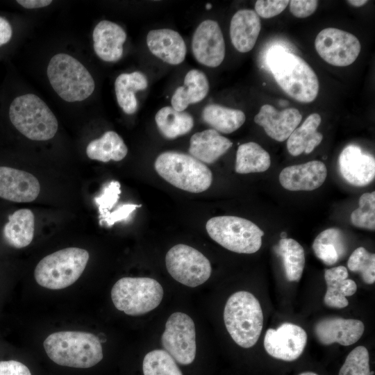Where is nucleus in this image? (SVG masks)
<instances>
[{
  "instance_id": "a18cd8bd",
  "label": "nucleus",
  "mask_w": 375,
  "mask_h": 375,
  "mask_svg": "<svg viewBox=\"0 0 375 375\" xmlns=\"http://www.w3.org/2000/svg\"><path fill=\"white\" fill-rule=\"evenodd\" d=\"M18 4L27 9L46 7L52 3L51 0H17Z\"/></svg>"
},
{
  "instance_id": "dca6fc26",
  "label": "nucleus",
  "mask_w": 375,
  "mask_h": 375,
  "mask_svg": "<svg viewBox=\"0 0 375 375\" xmlns=\"http://www.w3.org/2000/svg\"><path fill=\"white\" fill-rule=\"evenodd\" d=\"M40 192V185L33 174L15 168L0 167V197L10 201H33Z\"/></svg>"
},
{
  "instance_id": "f257e3e1",
  "label": "nucleus",
  "mask_w": 375,
  "mask_h": 375,
  "mask_svg": "<svg viewBox=\"0 0 375 375\" xmlns=\"http://www.w3.org/2000/svg\"><path fill=\"white\" fill-rule=\"evenodd\" d=\"M266 61L276 82L288 95L301 103L316 99L318 78L302 58L282 47H274L269 50Z\"/></svg>"
},
{
  "instance_id": "8fccbe9b",
  "label": "nucleus",
  "mask_w": 375,
  "mask_h": 375,
  "mask_svg": "<svg viewBox=\"0 0 375 375\" xmlns=\"http://www.w3.org/2000/svg\"><path fill=\"white\" fill-rule=\"evenodd\" d=\"M211 8H212V5H211L210 3H207V4L206 5V8L207 10H209V9H210Z\"/></svg>"
},
{
  "instance_id": "4468645a",
  "label": "nucleus",
  "mask_w": 375,
  "mask_h": 375,
  "mask_svg": "<svg viewBox=\"0 0 375 375\" xmlns=\"http://www.w3.org/2000/svg\"><path fill=\"white\" fill-rule=\"evenodd\" d=\"M192 50L200 64L210 67L221 65L226 49L223 34L217 22L206 19L197 26L192 37Z\"/></svg>"
},
{
  "instance_id": "2eb2a0df",
  "label": "nucleus",
  "mask_w": 375,
  "mask_h": 375,
  "mask_svg": "<svg viewBox=\"0 0 375 375\" xmlns=\"http://www.w3.org/2000/svg\"><path fill=\"white\" fill-rule=\"evenodd\" d=\"M338 168L343 178L354 186H365L374 179L375 160L356 145L344 148L338 158Z\"/></svg>"
},
{
  "instance_id": "bb28decb",
  "label": "nucleus",
  "mask_w": 375,
  "mask_h": 375,
  "mask_svg": "<svg viewBox=\"0 0 375 375\" xmlns=\"http://www.w3.org/2000/svg\"><path fill=\"white\" fill-rule=\"evenodd\" d=\"M321 122L318 113H312L291 133L288 138L287 149L292 156H297L302 153L308 154L321 143L323 135L317 131Z\"/></svg>"
},
{
  "instance_id": "4be33fe9",
  "label": "nucleus",
  "mask_w": 375,
  "mask_h": 375,
  "mask_svg": "<svg viewBox=\"0 0 375 375\" xmlns=\"http://www.w3.org/2000/svg\"><path fill=\"white\" fill-rule=\"evenodd\" d=\"M260 29V17L253 10H239L230 23L232 44L240 53L250 51L256 44Z\"/></svg>"
},
{
  "instance_id": "b1692460",
  "label": "nucleus",
  "mask_w": 375,
  "mask_h": 375,
  "mask_svg": "<svg viewBox=\"0 0 375 375\" xmlns=\"http://www.w3.org/2000/svg\"><path fill=\"white\" fill-rule=\"evenodd\" d=\"M347 277L348 271L344 266L325 269L324 278L327 289L324 302L327 306L343 308L348 306L349 301L347 297L355 294L357 285L355 281Z\"/></svg>"
},
{
  "instance_id": "0eeeda50",
  "label": "nucleus",
  "mask_w": 375,
  "mask_h": 375,
  "mask_svg": "<svg viewBox=\"0 0 375 375\" xmlns=\"http://www.w3.org/2000/svg\"><path fill=\"white\" fill-rule=\"evenodd\" d=\"M89 253L78 247H68L43 258L34 272L36 282L50 290L66 288L74 283L83 272Z\"/></svg>"
},
{
  "instance_id": "09e8293b",
  "label": "nucleus",
  "mask_w": 375,
  "mask_h": 375,
  "mask_svg": "<svg viewBox=\"0 0 375 375\" xmlns=\"http://www.w3.org/2000/svg\"><path fill=\"white\" fill-rule=\"evenodd\" d=\"M281 239H283V238H286V237H287L286 233L282 232L281 234Z\"/></svg>"
},
{
  "instance_id": "4c0bfd02",
  "label": "nucleus",
  "mask_w": 375,
  "mask_h": 375,
  "mask_svg": "<svg viewBox=\"0 0 375 375\" xmlns=\"http://www.w3.org/2000/svg\"><path fill=\"white\" fill-rule=\"evenodd\" d=\"M369 361L367 348L358 346L349 353L338 375H371Z\"/></svg>"
},
{
  "instance_id": "2f4dec72",
  "label": "nucleus",
  "mask_w": 375,
  "mask_h": 375,
  "mask_svg": "<svg viewBox=\"0 0 375 375\" xmlns=\"http://www.w3.org/2000/svg\"><path fill=\"white\" fill-rule=\"evenodd\" d=\"M155 121L160 133L169 140L188 133L194 126V119L190 113L176 110L172 106L160 108Z\"/></svg>"
},
{
  "instance_id": "a211bd4d",
  "label": "nucleus",
  "mask_w": 375,
  "mask_h": 375,
  "mask_svg": "<svg viewBox=\"0 0 375 375\" xmlns=\"http://www.w3.org/2000/svg\"><path fill=\"white\" fill-rule=\"evenodd\" d=\"M301 119V114L295 108L278 111L269 104L263 105L254 117V122L264 128L269 137L278 142L288 140Z\"/></svg>"
},
{
  "instance_id": "5701e85b",
  "label": "nucleus",
  "mask_w": 375,
  "mask_h": 375,
  "mask_svg": "<svg viewBox=\"0 0 375 375\" xmlns=\"http://www.w3.org/2000/svg\"><path fill=\"white\" fill-rule=\"evenodd\" d=\"M233 142L211 128L194 133L190 138L189 153L203 163L212 164L223 156Z\"/></svg>"
},
{
  "instance_id": "20e7f679",
  "label": "nucleus",
  "mask_w": 375,
  "mask_h": 375,
  "mask_svg": "<svg viewBox=\"0 0 375 375\" xmlns=\"http://www.w3.org/2000/svg\"><path fill=\"white\" fill-rule=\"evenodd\" d=\"M8 117L13 126L32 140H49L58 128L53 112L42 99L33 94L14 98L8 108Z\"/></svg>"
},
{
  "instance_id": "c03bdc74",
  "label": "nucleus",
  "mask_w": 375,
  "mask_h": 375,
  "mask_svg": "<svg viewBox=\"0 0 375 375\" xmlns=\"http://www.w3.org/2000/svg\"><path fill=\"white\" fill-rule=\"evenodd\" d=\"M12 34V27L9 21L0 16V47L10 41Z\"/></svg>"
},
{
  "instance_id": "a878e982",
  "label": "nucleus",
  "mask_w": 375,
  "mask_h": 375,
  "mask_svg": "<svg viewBox=\"0 0 375 375\" xmlns=\"http://www.w3.org/2000/svg\"><path fill=\"white\" fill-rule=\"evenodd\" d=\"M35 231V217L30 209L23 208L8 216V221L3 228L6 242L16 249L28 246Z\"/></svg>"
},
{
  "instance_id": "7ed1b4c3",
  "label": "nucleus",
  "mask_w": 375,
  "mask_h": 375,
  "mask_svg": "<svg viewBox=\"0 0 375 375\" xmlns=\"http://www.w3.org/2000/svg\"><path fill=\"white\" fill-rule=\"evenodd\" d=\"M224 321L237 344L243 348L253 347L263 326V314L258 300L249 292H235L226 303Z\"/></svg>"
},
{
  "instance_id": "423d86ee",
  "label": "nucleus",
  "mask_w": 375,
  "mask_h": 375,
  "mask_svg": "<svg viewBox=\"0 0 375 375\" xmlns=\"http://www.w3.org/2000/svg\"><path fill=\"white\" fill-rule=\"evenodd\" d=\"M47 74L54 91L67 102L82 101L95 88L94 78L86 67L67 53H57L51 58Z\"/></svg>"
},
{
  "instance_id": "37998d69",
  "label": "nucleus",
  "mask_w": 375,
  "mask_h": 375,
  "mask_svg": "<svg viewBox=\"0 0 375 375\" xmlns=\"http://www.w3.org/2000/svg\"><path fill=\"white\" fill-rule=\"evenodd\" d=\"M0 375H31L29 369L17 360L0 361Z\"/></svg>"
},
{
  "instance_id": "1a4fd4ad",
  "label": "nucleus",
  "mask_w": 375,
  "mask_h": 375,
  "mask_svg": "<svg viewBox=\"0 0 375 375\" xmlns=\"http://www.w3.org/2000/svg\"><path fill=\"white\" fill-rule=\"evenodd\" d=\"M163 288L155 279L148 277H124L111 290L115 307L126 315L137 316L158 307L163 297Z\"/></svg>"
},
{
  "instance_id": "f8f14e48",
  "label": "nucleus",
  "mask_w": 375,
  "mask_h": 375,
  "mask_svg": "<svg viewBox=\"0 0 375 375\" xmlns=\"http://www.w3.org/2000/svg\"><path fill=\"white\" fill-rule=\"evenodd\" d=\"M315 47L325 62L337 67L352 64L361 49L360 41L354 35L335 28L322 30L316 36Z\"/></svg>"
},
{
  "instance_id": "f03ea898",
  "label": "nucleus",
  "mask_w": 375,
  "mask_h": 375,
  "mask_svg": "<svg viewBox=\"0 0 375 375\" xmlns=\"http://www.w3.org/2000/svg\"><path fill=\"white\" fill-rule=\"evenodd\" d=\"M43 346L55 363L74 368H90L103 358L99 339L83 331H60L50 334Z\"/></svg>"
},
{
  "instance_id": "e433bc0d",
  "label": "nucleus",
  "mask_w": 375,
  "mask_h": 375,
  "mask_svg": "<svg viewBox=\"0 0 375 375\" xmlns=\"http://www.w3.org/2000/svg\"><path fill=\"white\" fill-rule=\"evenodd\" d=\"M353 226L374 231L375 229V192L364 193L359 199V207L351 215Z\"/></svg>"
},
{
  "instance_id": "ea45409f",
  "label": "nucleus",
  "mask_w": 375,
  "mask_h": 375,
  "mask_svg": "<svg viewBox=\"0 0 375 375\" xmlns=\"http://www.w3.org/2000/svg\"><path fill=\"white\" fill-rule=\"evenodd\" d=\"M289 3L288 0H258L254 11L259 17L269 19L281 13Z\"/></svg>"
},
{
  "instance_id": "c9c22d12",
  "label": "nucleus",
  "mask_w": 375,
  "mask_h": 375,
  "mask_svg": "<svg viewBox=\"0 0 375 375\" xmlns=\"http://www.w3.org/2000/svg\"><path fill=\"white\" fill-rule=\"evenodd\" d=\"M347 266L350 271L360 274L362 281L367 284L375 281V255L362 247L355 249L351 254Z\"/></svg>"
},
{
  "instance_id": "a19ab883",
  "label": "nucleus",
  "mask_w": 375,
  "mask_h": 375,
  "mask_svg": "<svg viewBox=\"0 0 375 375\" xmlns=\"http://www.w3.org/2000/svg\"><path fill=\"white\" fill-rule=\"evenodd\" d=\"M141 206L133 203L122 204L113 211L99 217V224L101 226H112L116 222L126 220L137 208Z\"/></svg>"
},
{
  "instance_id": "de8ad7c7",
  "label": "nucleus",
  "mask_w": 375,
  "mask_h": 375,
  "mask_svg": "<svg viewBox=\"0 0 375 375\" xmlns=\"http://www.w3.org/2000/svg\"><path fill=\"white\" fill-rule=\"evenodd\" d=\"M299 375H318V374L312 372H305L301 373Z\"/></svg>"
},
{
  "instance_id": "7c9ffc66",
  "label": "nucleus",
  "mask_w": 375,
  "mask_h": 375,
  "mask_svg": "<svg viewBox=\"0 0 375 375\" xmlns=\"http://www.w3.org/2000/svg\"><path fill=\"white\" fill-rule=\"evenodd\" d=\"M128 148L123 139L115 131L105 132L98 139L92 140L86 147V154L92 160L107 162L120 161L125 158Z\"/></svg>"
},
{
  "instance_id": "6e6552de",
  "label": "nucleus",
  "mask_w": 375,
  "mask_h": 375,
  "mask_svg": "<svg viewBox=\"0 0 375 375\" xmlns=\"http://www.w3.org/2000/svg\"><path fill=\"white\" fill-rule=\"evenodd\" d=\"M209 236L225 249L238 253H253L262 245L264 232L249 219L231 215L208 220Z\"/></svg>"
},
{
  "instance_id": "72a5a7b5",
  "label": "nucleus",
  "mask_w": 375,
  "mask_h": 375,
  "mask_svg": "<svg viewBox=\"0 0 375 375\" xmlns=\"http://www.w3.org/2000/svg\"><path fill=\"white\" fill-rule=\"evenodd\" d=\"M271 165L270 156L261 146L249 142L239 146L235 170L238 174L263 172Z\"/></svg>"
},
{
  "instance_id": "6ab92c4d",
  "label": "nucleus",
  "mask_w": 375,
  "mask_h": 375,
  "mask_svg": "<svg viewBox=\"0 0 375 375\" xmlns=\"http://www.w3.org/2000/svg\"><path fill=\"white\" fill-rule=\"evenodd\" d=\"M327 169L324 163L312 160L288 166L279 174V182L290 191H311L319 188L325 181Z\"/></svg>"
},
{
  "instance_id": "aec40b11",
  "label": "nucleus",
  "mask_w": 375,
  "mask_h": 375,
  "mask_svg": "<svg viewBox=\"0 0 375 375\" xmlns=\"http://www.w3.org/2000/svg\"><path fill=\"white\" fill-rule=\"evenodd\" d=\"M92 39L95 53L102 60L116 62L122 58L126 33L117 24L108 20L99 22L93 30Z\"/></svg>"
},
{
  "instance_id": "393cba45",
  "label": "nucleus",
  "mask_w": 375,
  "mask_h": 375,
  "mask_svg": "<svg viewBox=\"0 0 375 375\" xmlns=\"http://www.w3.org/2000/svg\"><path fill=\"white\" fill-rule=\"evenodd\" d=\"M209 91V82L206 74L193 69L185 75L183 85L178 87L171 99L172 107L184 111L189 105L202 101Z\"/></svg>"
},
{
  "instance_id": "cd10ccee",
  "label": "nucleus",
  "mask_w": 375,
  "mask_h": 375,
  "mask_svg": "<svg viewBox=\"0 0 375 375\" xmlns=\"http://www.w3.org/2000/svg\"><path fill=\"white\" fill-rule=\"evenodd\" d=\"M147 87V78L141 72L124 73L117 77L115 81L117 101L125 113L132 115L137 111L138 104L135 92Z\"/></svg>"
},
{
  "instance_id": "c756f323",
  "label": "nucleus",
  "mask_w": 375,
  "mask_h": 375,
  "mask_svg": "<svg viewBox=\"0 0 375 375\" xmlns=\"http://www.w3.org/2000/svg\"><path fill=\"white\" fill-rule=\"evenodd\" d=\"M202 119L212 129L225 134L231 133L240 128L245 122L244 112L219 104H208L201 113Z\"/></svg>"
},
{
  "instance_id": "9d476101",
  "label": "nucleus",
  "mask_w": 375,
  "mask_h": 375,
  "mask_svg": "<svg viewBox=\"0 0 375 375\" xmlns=\"http://www.w3.org/2000/svg\"><path fill=\"white\" fill-rule=\"evenodd\" d=\"M165 265L176 281L191 288L204 283L212 271L209 260L202 253L183 244H176L167 251Z\"/></svg>"
},
{
  "instance_id": "f704fd0d",
  "label": "nucleus",
  "mask_w": 375,
  "mask_h": 375,
  "mask_svg": "<svg viewBox=\"0 0 375 375\" xmlns=\"http://www.w3.org/2000/svg\"><path fill=\"white\" fill-rule=\"evenodd\" d=\"M144 375H183L176 360L165 350L147 353L142 362Z\"/></svg>"
},
{
  "instance_id": "ddd939ff",
  "label": "nucleus",
  "mask_w": 375,
  "mask_h": 375,
  "mask_svg": "<svg viewBox=\"0 0 375 375\" xmlns=\"http://www.w3.org/2000/svg\"><path fill=\"white\" fill-rule=\"evenodd\" d=\"M307 342V333L301 326L285 322L277 329L269 328L265 335L264 347L271 356L285 360H297Z\"/></svg>"
},
{
  "instance_id": "58836bf2",
  "label": "nucleus",
  "mask_w": 375,
  "mask_h": 375,
  "mask_svg": "<svg viewBox=\"0 0 375 375\" xmlns=\"http://www.w3.org/2000/svg\"><path fill=\"white\" fill-rule=\"evenodd\" d=\"M120 194V183L117 181H112L103 186L101 193L94 199L98 206L99 217L110 212L117 204Z\"/></svg>"
},
{
  "instance_id": "79ce46f5",
  "label": "nucleus",
  "mask_w": 375,
  "mask_h": 375,
  "mask_svg": "<svg viewBox=\"0 0 375 375\" xmlns=\"http://www.w3.org/2000/svg\"><path fill=\"white\" fill-rule=\"evenodd\" d=\"M290 11L296 17L306 18L315 12L318 6L316 0L290 1Z\"/></svg>"
},
{
  "instance_id": "412c9836",
  "label": "nucleus",
  "mask_w": 375,
  "mask_h": 375,
  "mask_svg": "<svg viewBox=\"0 0 375 375\" xmlns=\"http://www.w3.org/2000/svg\"><path fill=\"white\" fill-rule=\"evenodd\" d=\"M147 44L155 56L170 65H178L185 58L186 45L182 36L169 28L150 31L147 36Z\"/></svg>"
},
{
  "instance_id": "f3484780",
  "label": "nucleus",
  "mask_w": 375,
  "mask_h": 375,
  "mask_svg": "<svg viewBox=\"0 0 375 375\" xmlns=\"http://www.w3.org/2000/svg\"><path fill=\"white\" fill-rule=\"evenodd\" d=\"M315 333L319 342L324 345L335 342L349 346L356 343L362 335L365 326L358 319L342 317H325L315 326Z\"/></svg>"
},
{
  "instance_id": "c85d7f7f",
  "label": "nucleus",
  "mask_w": 375,
  "mask_h": 375,
  "mask_svg": "<svg viewBox=\"0 0 375 375\" xmlns=\"http://www.w3.org/2000/svg\"><path fill=\"white\" fill-rule=\"evenodd\" d=\"M312 248L316 257L329 266L335 264L347 251L344 234L336 228L322 231L315 238Z\"/></svg>"
},
{
  "instance_id": "39448f33",
  "label": "nucleus",
  "mask_w": 375,
  "mask_h": 375,
  "mask_svg": "<svg viewBox=\"0 0 375 375\" xmlns=\"http://www.w3.org/2000/svg\"><path fill=\"white\" fill-rule=\"evenodd\" d=\"M154 167L166 181L189 192H204L212 184L210 169L189 154L175 151L163 152L157 157Z\"/></svg>"
},
{
  "instance_id": "49530a36",
  "label": "nucleus",
  "mask_w": 375,
  "mask_h": 375,
  "mask_svg": "<svg viewBox=\"0 0 375 375\" xmlns=\"http://www.w3.org/2000/svg\"><path fill=\"white\" fill-rule=\"evenodd\" d=\"M347 2L355 7H361L364 5H365L368 1L367 0H349Z\"/></svg>"
},
{
  "instance_id": "473e14b6",
  "label": "nucleus",
  "mask_w": 375,
  "mask_h": 375,
  "mask_svg": "<svg viewBox=\"0 0 375 375\" xmlns=\"http://www.w3.org/2000/svg\"><path fill=\"white\" fill-rule=\"evenodd\" d=\"M274 250L281 258L285 276L289 281H299L305 266L303 247L292 238H283Z\"/></svg>"
},
{
  "instance_id": "9b49d317",
  "label": "nucleus",
  "mask_w": 375,
  "mask_h": 375,
  "mask_svg": "<svg viewBox=\"0 0 375 375\" xmlns=\"http://www.w3.org/2000/svg\"><path fill=\"white\" fill-rule=\"evenodd\" d=\"M161 343L177 362L191 364L196 356V332L192 318L181 312L172 314L167 320Z\"/></svg>"
}]
</instances>
